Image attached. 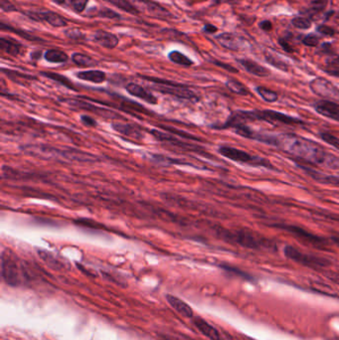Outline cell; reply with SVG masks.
<instances>
[{
	"mask_svg": "<svg viewBox=\"0 0 339 340\" xmlns=\"http://www.w3.org/2000/svg\"><path fill=\"white\" fill-rule=\"evenodd\" d=\"M276 148H280L305 162L323 164L328 168L339 169V157L329 154L318 144L293 133L276 136Z\"/></svg>",
	"mask_w": 339,
	"mask_h": 340,
	"instance_id": "6da1fadb",
	"label": "cell"
},
{
	"mask_svg": "<svg viewBox=\"0 0 339 340\" xmlns=\"http://www.w3.org/2000/svg\"><path fill=\"white\" fill-rule=\"evenodd\" d=\"M219 234H221L222 238H224L225 240L233 241L236 244L248 249L259 250L272 247V243L269 240L249 229H241L236 231L235 233L221 231L219 232Z\"/></svg>",
	"mask_w": 339,
	"mask_h": 340,
	"instance_id": "7a4b0ae2",
	"label": "cell"
},
{
	"mask_svg": "<svg viewBox=\"0 0 339 340\" xmlns=\"http://www.w3.org/2000/svg\"><path fill=\"white\" fill-rule=\"evenodd\" d=\"M1 275L4 281L11 287H18L22 282V270L15 254L5 249L1 254Z\"/></svg>",
	"mask_w": 339,
	"mask_h": 340,
	"instance_id": "3957f363",
	"label": "cell"
},
{
	"mask_svg": "<svg viewBox=\"0 0 339 340\" xmlns=\"http://www.w3.org/2000/svg\"><path fill=\"white\" fill-rule=\"evenodd\" d=\"M143 78L154 84L155 85L154 88L163 94H167L177 99L186 100L193 103L199 101L198 96L193 91H191L187 86L181 85L178 83H174L171 81H166L158 78H150V77H143Z\"/></svg>",
	"mask_w": 339,
	"mask_h": 340,
	"instance_id": "277c9868",
	"label": "cell"
},
{
	"mask_svg": "<svg viewBox=\"0 0 339 340\" xmlns=\"http://www.w3.org/2000/svg\"><path fill=\"white\" fill-rule=\"evenodd\" d=\"M218 151L222 156L238 163H245V164H250L252 166H262L275 169L274 165L268 159L252 155L241 149H235L232 147H221L219 148Z\"/></svg>",
	"mask_w": 339,
	"mask_h": 340,
	"instance_id": "5b68a950",
	"label": "cell"
},
{
	"mask_svg": "<svg viewBox=\"0 0 339 340\" xmlns=\"http://www.w3.org/2000/svg\"><path fill=\"white\" fill-rule=\"evenodd\" d=\"M273 227H275L276 229L287 231L293 235L294 237H296L299 241H301L302 243L310 245L319 250H325L327 248L328 243L325 239L317 236V235L312 234L299 226L288 225V224H274Z\"/></svg>",
	"mask_w": 339,
	"mask_h": 340,
	"instance_id": "8992f818",
	"label": "cell"
},
{
	"mask_svg": "<svg viewBox=\"0 0 339 340\" xmlns=\"http://www.w3.org/2000/svg\"><path fill=\"white\" fill-rule=\"evenodd\" d=\"M284 253L286 257L289 258L290 260H293L298 264L303 265L308 268L318 269V268L327 267L329 265V261H327L326 259L301 253L300 251H298L293 246H286L284 249Z\"/></svg>",
	"mask_w": 339,
	"mask_h": 340,
	"instance_id": "52a82bcc",
	"label": "cell"
},
{
	"mask_svg": "<svg viewBox=\"0 0 339 340\" xmlns=\"http://www.w3.org/2000/svg\"><path fill=\"white\" fill-rule=\"evenodd\" d=\"M137 9L139 12L144 11L149 13L151 16H155L158 18H172L173 15L170 11L164 8L162 5L158 4L155 1L152 0H129Z\"/></svg>",
	"mask_w": 339,
	"mask_h": 340,
	"instance_id": "ba28073f",
	"label": "cell"
},
{
	"mask_svg": "<svg viewBox=\"0 0 339 340\" xmlns=\"http://www.w3.org/2000/svg\"><path fill=\"white\" fill-rule=\"evenodd\" d=\"M310 89L312 91L321 98H337L339 96V90L332 85L329 81L322 79V78H317L310 82Z\"/></svg>",
	"mask_w": 339,
	"mask_h": 340,
	"instance_id": "9c48e42d",
	"label": "cell"
},
{
	"mask_svg": "<svg viewBox=\"0 0 339 340\" xmlns=\"http://www.w3.org/2000/svg\"><path fill=\"white\" fill-rule=\"evenodd\" d=\"M31 19L35 21L47 22L53 27H65L68 25L67 20L60 14L53 11H40V12H28L27 13Z\"/></svg>",
	"mask_w": 339,
	"mask_h": 340,
	"instance_id": "30bf717a",
	"label": "cell"
},
{
	"mask_svg": "<svg viewBox=\"0 0 339 340\" xmlns=\"http://www.w3.org/2000/svg\"><path fill=\"white\" fill-rule=\"evenodd\" d=\"M314 107L319 115L339 123L338 104L329 100H320L314 105Z\"/></svg>",
	"mask_w": 339,
	"mask_h": 340,
	"instance_id": "8fae6325",
	"label": "cell"
},
{
	"mask_svg": "<svg viewBox=\"0 0 339 340\" xmlns=\"http://www.w3.org/2000/svg\"><path fill=\"white\" fill-rule=\"evenodd\" d=\"M216 40L222 47L232 51H239L243 49L245 43H247L244 38L233 33H222L216 37Z\"/></svg>",
	"mask_w": 339,
	"mask_h": 340,
	"instance_id": "7c38bea8",
	"label": "cell"
},
{
	"mask_svg": "<svg viewBox=\"0 0 339 340\" xmlns=\"http://www.w3.org/2000/svg\"><path fill=\"white\" fill-rule=\"evenodd\" d=\"M127 93L135 98H138L140 100H144L145 102L149 103L150 105H156L158 103L157 98L152 95L150 92L147 91L144 87L134 84V83H129L127 84Z\"/></svg>",
	"mask_w": 339,
	"mask_h": 340,
	"instance_id": "4fadbf2b",
	"label": "cell"
},
{
	"mask_svg": "<svg viewBox=\"0 0 339 340\" xmlns=\"http://www.w3.org/2000/svg\"><path fill=\"white\" fill-rule=\"evenodd\" d=\"M193 323L209 339L224 340L222 335L219 333V331L211 324H209L207 321H205L204 319L201 318H195L193 319Z\"/></svg>",
	"mask_w": 339,
	"mask_h": 340,
	"instance_id": "5bb4252c",
	"label": "cell"
},
{
	"mask_svg": "<svg viewBox=\"0 0 339 340\" xmlns=\"http://www.w3.org/2000/svg\"><path fill=\"white\" fill-rule=\"evenodd\" d=\"M94 40L95 42L107 49H114L119 44V38L115 34L105 30L97 31L94 36Z\"/></svg>",
	"mask_w": 339,
	"mask_h": 340,
	"instance_id": "9a60e30c",
	"label": "cell"
},
{
	"mask_svg": "<svg viewBox=\"0 0 339 340\" xmlns=\"http://www.w3.org/2000/svg\"><path fill=\"white\" fill-rule=\"evenodd\" d=\"M300 166V168L304 170L310 177H313V179L317 180L320 183H324V184H331V185H335V186H339V177L336 176H332V175H326V174H322L318 171L305 166V165H301L298 164Z\"/></svg>",
	"mask_w": 339,
	"mask_h": 340,
	"instance_id": "2e32d148",
	"label": "cell"
},
{
	"mask_svg": "<svg viewBox=\"0 0 339 340\" xmlns=\"http://www.w3.org/2000/svg\"><path fill=\"white\" fill-rule=\"evenodd\" d=\"M238 62L244 67V69L248 73H250V74H252L254 76H257V77H268L271 74L270 71L267 68H265V67H263L261 65L257 64L256 62L252 61V60H249V59H239Z\"/></svg>",
	"mask_w": 339,
	"mask_h": 340,
	"instance_id": "e0dca14e",
	"label": "cell"
},
{
	"mask_svg": "<svg viewBox=\"0 0 339 340\" xmlns=\"http://www.w3.org/2000/svg\"><path fill=\"white\" fill-rule=\"evenodd\" d=\"M166 299L170 302V305L177 313H179L181 316H183L185 318H188V319L193 318V311H192L190 306L186 302H184L180 298H176V297L171 296V295H167Z\"/></svg>",
	"mask_w": 339,
	"mask_h": 340,
	"instance_id": "ac0fdd59",
	"label": "cell"
},
{
	"mask_svg": "<svg viewBox=\"0 0 339 340\" xmlns=\"http://www.w3.org/2000/svg\"><path fill=\"white\" fill-rule=\"evenodd\" d=\"M111 128H114L116 131L126 135V136H128V137H131V138H134V139H142L143 138V133L131 125L129 124H125V123H112L111 124Z\"/></svg>",
	"mask_w": 339,
	"mask_h": 340,
	"instance_id": "d6986e66",
	"label": "cell"
},
{
	"mask_svg": "<svg viewBox=\"0 0 339 340\" xmlns=\"http://www.w3.org/2000/svg\"><path fill=\"white\" fill-rule=\"evenodd\" d=\"M22 47L21 44L14 39L0 38V49L10 56H18L21 53Z\"/></svg>",
	"mask_w": 339,
	"mask_h": 340,
	"instance_id": "ffe728a7",
	"label": "cell"
},
{
	"mask_svg": "<svg viewBox=\"0 0 339 340\" xmlns=\"http://www.w3.org/2000/svg\"><path fill=\"white\" fill-rule=\"evenodd\" d=\"M77 77L83 81H88L96 84H101L105 82L106 79V73L100 70H90L83 71L77 74Z\"/></svg>",
	"mask_w": 339,
	"mask_h": 340,
	"instance_id": "44dd1931",
	"label": "cell"
},
{
	"mask_svg": "<svg viewBox=\"0 0 339 340\" xmlns=\"http://www.w3.org/2000/svg\"><path fill=\"white\" fill-rule=\"evenodd\" d=\"M45 60L50 63H66L69 60L68 55L58 49H51L48 50L45 55Z\"/></svg>",
	"mask_w": 339,
	"mask_h": 340,
	"instance_id": "7402d4cb",
	"label": "cell"
},
{
	"mask_svg": "<svg viewBox=\"0 0 339 340\" xmlns=\"http://www.w3.org/2000/svg\"><path fill=\"white\" fill-rule=\"evenodd\" d=\"M104 1L132 15H137L140 13L138 9L129 0H104Z\"/></svg>",
	"mask_w": 339,
	"mask_h": 340,
	"instance_id": "603a6c76",
	"label": "cell"
},
{
	"mask_svg": "<svg viewBox=\"0 0 339 340\" xmlns=\"http://www.w3.org/2000/svg\"><path fill=\"white\" fill-rule=\"evenodd\" d=\"M226 86H227V88L231 92H233V93L237 94V95H241V96H248V95H250V92L247 89V87L244 85V84H242L241 82H239L238 80L229 79L226 82Z\"/></svg>",
	"mask_w": 339,
	"mask_h": 340,
	"instance_id": "cb8c5ba5",
	"label": "cell"
},
{
	"mask_svg": "<svg viewBox=\"0 0 339 340\" xmlns=\"http://www.w3.org/2000/svg\"><path fill=\"white\" fill-rule=\"evenodd\" d=\"M72 61L80 67H93L97 65V62L92 57L82 53H74L72 56Z\"/></svg>",
	"mask_w": 339,
	"mask_h": 340,
	"instance_id": "d4e9b609",
	"label": "cell"
},
{
	"mask_svg": "<svg viewBox=\"0 0 339 340\" xmlns=\"http://www.w3.org/2000/svg\"><path fill=\"white\" fill-rule=\"evenodd\" d=\"M38 254L40 256V258L42 259L43 261L52 269L54 270H60L63 268V265L61 262H59L54 256L46 251H38Z\"/></svg>",
	"mask_w": 339,
	"mask_h": 340,
	"instance_id": "484cf974",
	"label": "cell"
},
{
	"mask_svg": "<svg viewBox=\"0 0 339 340\" xmlns=\"http://www.w3.org/2000/svg\"><path fill=\"white\" fill-rule=\"evenodd\" d=\"M168 57H170V61L175 63V64L185 66V67H189L191 65H193V62L191 61L190 59L186 55L182 54L179 51L170 52Z\"/></svg>",
	"mask_w": 339,
	"mask_h": 340,
	"instance_id": "4316f807",
	"label": "cell"
},
{
	"mask_svg": "<svg viewBox=\"0 0 339 340\" xmlns=\"http://www.w3.org/2000/svg\"><path fill=\"white\" fill-rule=\"evenodd\" d=\"M257 93L260 95V97L264 101H266L268 103H275L278 99V96H277L276 92H274L270 89H267L265 87H258L257 88Z\"/></svg>",
	"mask_w": 339,
	"mask_h": 340,
	"instance_id": "83f0119b",
	"label": "cell"
},
{
	"mask_svg": "<svg viewBox=\"0 0 339 340\" xmlns=\"http://www.w3.org/2000/svg\"><path fill=\"white\" fill-rule=\"evenodd\" d=\"M41 75H43L44 77H47L53 81H56L57 83L61 84V85L65 86L66 88H69V89H72V90H75L74 86L73 84L66 78L64 77L62 75L60 74H56V73H50V72H42Z\"/></svg>",
	"mask_w": 339,
	"mask_h": 340,
	"instance_id": "f1b7e54d",
	"label": "cell"
},
{
	"mask_svg": "<svg viewBox=\"0 0 339 340\" xmlns=\"http://www.w3.org/2000/svg\"><path fill=\"white\" fill-rule=\"evenodd\" d=\"M319 136L324 143H326L329 146H332L333 148H335L339 150V137L329 133V132H326V131L320 132Z\"/></svg>",
	"mask_w": 339,
	"mask_h": 340,
	"instance_id": "f546056e",
	"label": "cell"
},
{
	"mask_svg": "<svg viewBox=\"0 0 339 340\" xmlns=\"http://www.w3.org/2000/svg\"><path fill=\"white\" fill-rule=\"evenodd\" d=\"M266 60L269 64L273 65L275 66L276 69H279L281 71H285V72H288L289 71V66L287 63H285L282 60L278 59L276 56H273V55H267L266 56Z\"/></svg>",
	"mask_w": 339,
	"mask_h": 340,
	"instance_id": "4dcf8cb0",
	"label": "cell"
},
{
	"mask_svg": "<svg viewBox=\"0 0 339 340\" xmlns=\"http://www.w3.org/2000/svg\"><path fill=\"white\" fill-rule=\"evenodd\" d=\"M220 267H221L223 270H225V271H227V272H229V273H232L233 275H236V276H241V277H243V278H245V279H249V280H252V279H253L252 276H250L249 274H247V273H245V272H243V271H241V270H239V269H237V268H234V267L228 266V265H221Z\"/></svg>",
	"mask_w": 339,
	"mask_h": 340,
	"instance_id": "1f68e13d",
	"label": "cell"
},
{
	"mask_svg": "<svg viewBox=\"0 0 339 340\" xmlns=\"http://www.w3.org/2000/svg\"><path fill=\"white\" fill-rule=\"evenodd\" d=\"M65 34L68 38L73 39V40H82L85 38V34L77 28H73V29H68L67 31H65Z\"/></svg>",
	"mask_w": 339,
	"mask_h": 340,
	"instance_id": "d6a6232c",
	"label": "cell"
},
{
	"mask_svg": "<svg viewBox=\"0 0 339 340\" xmlns=\"http://www.w3.org/2000/svg\"><path fill=\"white\" fill-rule=\"evenodd\" d=\"M293 25L298 29H308L312 26V22L304 17H296L293 19Z\"/></svg>",
	"mask_w": 339,
	"mask_h": 340,
	"instance_id": "836d02e7",
	"label": "cell"
},
{
	"mask_svg": "<svg viewBox=\"0 0 339 340\" xmlns=\"http://www.w3.org/2000/svg\"><path fill=\"white\" fill-rule=\"evenodd\" d=\"M327 70L326 72L332 76H339V58L331 59L327 63Z\"/></svg>",
	"mask_w": 339,
	"mask_h": 340,
	"instance_id": "e575fe53",
	"label": "cell"
},
{
	"mask_svg": "<svg viewBox=\"0 0 339 340\" xmlns=\"http://www.w3.org/2000/svg\"><path fill=\"white\" fill-rule=\"evenodd\" d=\"M98 16L104 17V18H108V19H121V16L114 10L109 8H103L99 11Z\"/></svg>",
	"mask_w": 339,
	"mask_h": 340,
	"instance_id": "d590c367",
	"label": "cell"
},
{
	"mask_svg": "<svg viewBox=\"0 0 339 340\" xmlns=\"http://www.w3.org/2000/svg\"><path fill=\"white\" fill-rule=\"evenodd\" d=\"M88 2L89 0H71L73 9L78 13H81L85 10Z\"/></svg>",
	"mask_w": 339,
	"mask_h": 340,
	"instance_id": "8d00e7d4",
	"label": "cell"
},
{
	"mask_svg": "<svg viewBox=\"0 0 339 340\" xmlns=\"http://www.w3.org/2000/svg\"><path fill=\"white\" fill-rule=\"evenodd\" d=\"M327 5V0H314L310 4V8L317 13L322 11Z\"/></svg>",
	"mask_w": 339,
	"mask_h": 340,
	"instance_id": "74e56055",
	"label": "cell"
},
{
	"mask_svg": "<svg viewBox=\"0 0 339 340\" xmlns=\"http://www.w3.org/2000/svg\"><path fill=\"white\" fill-rule=\"evenodd\" d=\"M318 42H319L318 37L316 36L315 34H309L302 39V43L304 45L308 46V47H316V46H318Z\"/></svg>",
	"mask_w": 339,
	"mask_h": 340,
	"instance_id": "f35d334b",
	"label": "cell"
},
{
	"mask_svg": "<svg viewBox=\"0 0 339 340\" xmlns=\"http://www.w3.org/2000/svg\"><path fill=\"white\" fill-rule=\"evenodd\" d=\"M0 7L1 10L5 12H12L17 10L15 5H13L9 0H0Z\"/></svg>",
	"mask_w": 339,
	"mask_h": 340,
	"instance_id": "ab89813d",
	"label": "cell"
},
{
	"mask_svg": "<svg viewBox=\"0 0 339 340\" xmlns=\"http://www.w3.org/2000/svg\"><path fill=\"white\" fill-rule=\"evenodd\" d=\"M318 31L320 32L321 34L327 35V36H333L336 33V31L333 28H331L327 25H320L319 27H318Z\"/></svg>",
	"mask_w": 339,
	"mask_h": 340,
	"instance_id": "60d3db41",
	"label": "cell"
},
{
	"mask_svg": "<svg viewBox=\"0 0 339 340\" xmlns=\"http://www.w3.org/2000/svg\"><path fill=\"white\" fill-rule=\"evenodd\" d=\"M81 122L87 127H96L97 126V122L91 116H88V115H84V116L81 117Z\"/></svg>",
	"mask_w": 339,
	"mask_h": 340,
	"instance_id": "b9f144b4",
	"label": "cell"
},
{
	"mask_svg": "<svg viewBox=\"0 0 339 340\" xmlns=\"http://www.w3.org/2000/svg\"><path fill=\"white\" fill-rule=\"evenodd\" d=\"M214 64H216L217 66H219V67H221V68L227 70L228 72H231V73H238V70H237L236 68H234L233 66H231V65L225 64V63L218 62V61H215Z\"/></svg>",
	"mask_w": 339,
	"mask_h": 340,
	"instance_id": "7bdbcfd3",
	"label": "cell"
},
{
	"mask_svg": "<svg viewBox=\"0 0 339 340\" xmlns=\"http://www.w3.org/2000/svg\"><path fill=\"white\" fill-rule=\"evenodd\" d=\"M278 43H279V45L281 46V48L285 50V51H287V52H294V49L292 48V46H291V44H289V43L287 42L285 39H279L278 40Z\"/></svg>",
	"mask_w": 339,
	"mask_h": 340,
	"instance_id": "ee69618b",
	"label": "cell"
},
{
	"mask_svg": "<svg viewBox=\"0 0 339 340\" xmlns=\"http://www.w3.org/2000/svg\"><path fill=\"white\" fill-rule=\"evenodd\" d=\"M260 28L264 31H271L273 29V25L269 20H264L260 23Z\"/></svg>",
	"mask_w": 339,
	"mask_h": 340,
	"instance_id": "f6af8a7d",
	"label": "cell"
},
{
	"mask_svg": "<svg viewBox=\"0 0 339 340\" xmlns=\"http://www.w3.org/2000/svg\"><path fill=\"white\" fill-rule=\"evenodd\" d=\"M217 27H215L214 25H211V24H207L204 26V31L207 32V33H215L217 31Z\"/></svg>",
	"mask_w": 339,
	"mask_h": 340,
	"instance_id": "bcb514c9",
	"label": "cell"
},
{
	"mask_svg": "<svg viewBox=\"0 0 339 340\" xmlns=\"http://www.w3.org/2000/svg\"><path fill=\"white\" fill-rule=\"evenodd\" d=\"M331 239H332V241H333V242H334V243H335V244L339 247V237H332Z\"/></svg>",
	"mask_w": 339,
	"mask_h": 340,
	"instance_id": "7dc6e473",
	"label": "cell"
},
{
	"mask_svg": "<svg viewBox=\"0 0 339 340\" xmlns=\"http://www.w3.org/2000/svg\"><path fill=\"white\" fill-rule=\"evenodd\" d=\"M54 2H56V3H58V4H63V3H65V0H53Z\"/></svg>",
	"mask_w": 339,
	"mask_h": 340,
	"instance_id": "c3c4849f",
	"label": "cell"
},
{
	"mask_svg": "<svg viewBox=\"0 0 339 340\" xmlns=\"http://www.w3.org/2000/svg\"><path fill=\"white\" fill-rule=\"evenodd\" d=\"M333 279H334L336 282H338L339 284V276H336V277H333Z\"/></svg>",
	"mask_w": 339,
	"mask_h": 340,
	"instance_id": "681fc988",
	"label": "cell"
}]
</instances>
